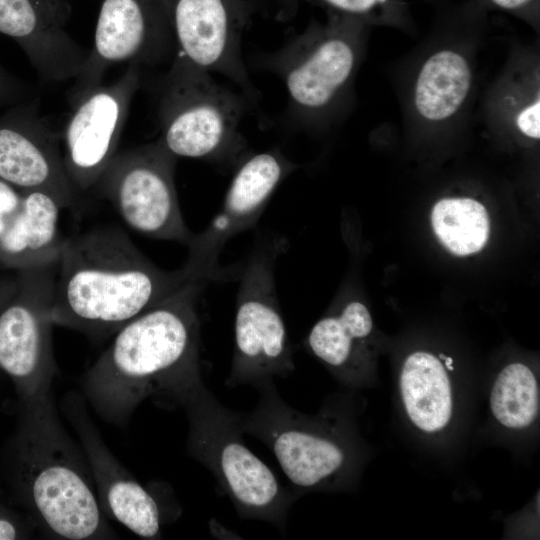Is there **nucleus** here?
Here are the masks:
<instances>
[{
    "instance_id": "f03ea898",
    "label": "nucleus",
    "mask_w": 540,
    "mask_h": 540,
    "mask_svg": "<svg viewBox=\"0 0 540 540\" xmlns=\"http://www.w3.org/2000/svg\"><path fill=\"white\" fill-rule=\"evenodd\" d=\"M1 473L12 503L35 528L66 540L114 537L85 456L64 429L51 393L20 401Z\"/></svg>"
},
{
    "instance_id": "c85d7f7f",
    "label": "nucleus",
    "mask_w": 540,
    "mask_h": 540,
    "mask_svg": "<svg viewBox=\"0 0 540 540\" xmlns=\"http://www.w3.org/2000/svg\"><path fill=\"white\" fill-rule=\"evenodd\" d=\"M21 94L19 82L0 66V108L16 102Z\"/></svg>"
},
{
    "instance_id": "cd10ccee",
    "label": "nucleus",
    "mask_w": 540,
    "mask_h": 540,
    "mask_svg": "<svg viewBox=\"0 0 540 540\" xmlns=\"http://www.w3.org/2000/svg\"><path fill=\"white\" fill-rule=\"evenodd\" d=\"M21 197L19 190L0 180V236L18 210Z\"/></svg>"
},
{
    "instance_id": "f3484780",
    "label": "nucleus",
    "mask_w": 540,
    "mask_h": 540,
    "mask_svg": "<svg viewBox=\"0 0 540 540\" xmlns=\"http://www.w3.org/2000/svg\"><path fill=\"white\" fill-rule=\"evenodd\" d=\"M85 403V398L71 393L63 401V410L78 435L102 511L139 537L161 538L163 516L158 500L111 453Z\"/></svg>"
},
{
    "instance_id": "f257e3e1",
    "label": "nucleus",
    "mask_w": 540,
    "mask_h": 540,
    "mask_svg": "<svg viewBox=\"0 0 540 540\" xmlns=\"http://www.w3.org/2000/svg\"><path fill=\"white\" fill-rule=\"evenodd\" d=\"M206 285L189 282L114 334L83 380L86 402L104 421L127 423L149 398L175 406L179 393L201 377L196 304Z\"/></svg>"
},
{
    "instance_id": "4be33fe9",
    "label": "nucleus",
    "mask_w": 540,
    "mask_h": 540,
    "mask_svg": "<svg viewBox=\"0 0 540 540\" xmlns=\"http://www.w3.org/2000/svg\"><path fill=\"white\" fill-rule=\"evenodd\" d=\"M372 328L367 307L351 301L338 313L321 318L309 332L305 345L344 383L358 386L365 379L360 345L370 336Z\"/></svg>"
},
{
    "instance_id": "b1692460",
    "label": "nucleus",
    "mask_w": 540,
    "mask_h": 540,
    "mask_svg": "<svg viewBox=\"0 0 540 540\" xmlns=\"http://www.w3.org/2000/svg\"><path fill=\"white\" fill-rule=\"evenodd\" d=\"M431 220L438 239L453 254L478 252L488 240L487 211L472 198L441 199L433 207Z\"/></svg>"
},
{
    "instance_id": "bb28decb",
    "label": "nucleus",
    "mask_w": 540,
    "mask_h": 540,
    "mask_svg": "<svg viewBox=\"0 0 540 540\" xmlns=\"http://www.w3.org/2000/svg\"><path fill=\"white\" fill-rule=\"evenodd\" d=\"M484 8L499 10L527 23L537 32L540 23V0H476Z\"/></svg>"
},
{
    "instance_id": "6e6552de",
    "label": "nucleus",
    "mask_w": 540,
    "mask_h": 540,
    "mask_svg": "<svg viewBox=\"0 0 540 540\" xmlns=\"http://www.w3.org/2000/svg\"><path fill=\"white\" fill-rule=\"evenodd\" d=\"M176 53L158 101L160 143L176 158L234 164L247 142L240 125L247 98Z\"/></svg>"
},
{
    "instance_id": "423d86ee",
    "label": "nucleus",
    "mask_w": 540,
    "mask_h": 540,
    "mask_svg": "<svg viewBox=\"0 0 540 540\" xmlns=\"http://www.w3.org/2000/svg\"><path fill=\"white\" fill-rule=\"evenodd\" d=\"M428 45L412 64L403 88L405 126L441 132L464 126L476 85V43L487 13L476 0H436Z\"/></svg>"
},
{
    "instance_id": "4468645a",
    "label": "nucleus",
    "mask_w": 540,
    "mask_h": 540,
    "mask_svg": "<svg viewBox=\"0 0 540 540\" xmlns=\"http://www.w3.org/2000/svg\"><path fill=\"white\" fill-rule=\"evenodd\" d=\"M177 54L230 79L252 103L260 97L242 56L253 0H165Z\"/></svg>"
},
{
    "instance_id": "20e7f679",
    "label": "nucleus",
    "mask_w": 540,
    "mask_h": 540,
    "mask_svg": "<svg viewBox=\"0 0 540 540\" xmlns=\"http://www.w3.org/2000/svg\"><path fill=\"white\" fill-rule=\"evenodd\" d=\"M370 28L327 11L325 22L311 21L302 33L263 58L264 68L283 81L289 111L301 126L319 130L344 116Z\"/></svg>"
},
{
    "instance_id": "9b49d317",
    "label": "nucleus",
    "mask_w": 540,
    "mask_h": 540,
    "mask_svg": "<svg viewBox=\"0 0 540 540\" xmlns=\"http://www.w3.org/2000/svg\"><path fill=\"white\" fill-rule=\"evenodd\" d=\"M57 264L21 271L0 312V369L12 380L19 401L51 393L56 372L50 309Z\"/></svg>"
},
{
    "instance_id": "c756f323",
    "label": "nucleus",
    "mask_w": 540,
    "mask_h": 540,
    "mask_svg": "<svg viewBox=\"0 0 540 540\" xmlns=\"http://www.w3.org/2000/svg\"><path fill=\"white\" fill-rule=\"evenodd\" d=\"M15 288H16V284L13 287H11V288H9L7 290H4L3 292H0V312H1L2 308L4 307V305L7 303V301L12 296Z\"/></svg>"
},
{
    "instance_id": "6ab92c4d",
    "label": "nucleus",
    "mask_w": 540,
    "mask_h": 540,
    "mask_svg": "<svg viewBox=\"0 0 540 540\" xmlns=\"http://www.w3.org/2000/svg\"><path fill=\"white\" fill-rule=\"evenodd\" d=\"M452 358L415 351L403 362L399 374V392L406 417L425 435L445 431L454 415L455 396L449 371Z\"/></svg>"
},
{
    "instance_id": "393cba45",
    "label": "nucleus",
    "mask_w": 540,
    "mask_h": 540,
    "mask_svg": "<svg viewBox=\"0 0 540 540\" xmlns=\"http://www.w3.org/2000/svg\"><path fill=\"white\" fill-rule=\"evenodd\" d=\"M297 1V0H296ZM352 17L369 27L387 26L406 33L415 30L406 0H300Z\"/></svg>"
},
{
    "instance_id": "aec40b11",
    "label": "nucleus",
    "mask_w": 540,
    "mask_h": 540,
    "mask_svg": "<svg viewBox=\"0 0 540 540\" xmlns=\"http://www.w3.org/2000/svg\"><path fill=\"white\" fill-rule=\"evenodd\" d=\"M21 202L0 236V264L22 270L57 264L59 202L43 191L21 192Z\"/></svg>"
},
{
    "instance_id": "5701e85b",
    "label": "nucleus",
    "mask_w": 540,
    "mask_h": 540,
    "mask_svg": "<svg viewBox=\"0 0 540 540\" xmlns=\"http://www.w3.org/2000/svg\"><path fill=\"white\" fill-rule=\"evenodd\" d=\"M489 405L494 419L505 429L523 431L539 415V384L535 373L514 362L497 374L490 391Z\"/></svg>"
},
{
    "instance_id": "2eb2a0df",
    "label": "nucleus",
    "mask_w": 540,
    "mask_h": 540,
    "mask_svg": "<svg viewBox=\"0 0 540 540\" xmlns=\"http://www.w3.org/2000/svg\"><path fill=\"white\" fill-rule=\"evenodd\" d=\"M141 68L138 63H128L117 81L101 83L72 104L62 135V156L77 192L96 186L116 155L130 105L141 85Z\"/></svg>"
},
{
    "instance_id": "7ed1b4c3",
    "label": "nucleus",
    "mask_w": 540,
    "mask_h": 540,
    "mask_svg": "<svg viewBox=\"0 0 540 540\" xmlns=\"http://www.w3.org/2000/svg\"><path fill=\"white\" fill-rule=\"evenodd\" d=\"M189 282L183 268L154 265L120 228L94 229L63 241L50 319L101 340Z\"/></svg>"
},
{
    "instance_id": "dca6fc26",
    "label": "nucleus",
    "mask_w": 540,
    "mask_h": 540,
    "mask_svg": "<svg viewBox=\"0 0 540 540\" xmlns=\"http://www.w3.org/2000/svg\"><path fill=\"white\" fill-rule=\"evenodd\" d=\"M60 136L34 104H20L0 116V180L20 192L43 191L62 208L74 207L77 190L63 163Z\"/></svg>"
},
{
    "instance_id": "f8f14e48",
    "label": "nucleus",
    "mask_w": 540,
    "mask_h": 540,
    "mask_svg": "<svg viewBox=\"0 0 540 540\" xmlns=\"http://www.w3.org/2000/svg\"><path fill=\"white\" fill-rule=\"evenodd\" d=\"M176 52L165 0H102L94 44L69 90V103L100 85L113 64L161 65L171 63Z\"/></svg>"
},
{
    "instance_id": "1a4fd4ad",
    "label": "nucleus",
    "mask_w": 540,
    "mask_h": 540,
    "mask_svg": "<svg viewBox=\"0 0 540 540\" xmlns=\"http://www.w3.org/2000/svg\"><path fill=\"white\" fill-rule=\"evenodd\" d=\"M284 248L283 239L263 241L240 267L228 387H257L295 369L274 278L275 262Z\"/></svg>"
},
{
    "instance_id": "39448f33",
    "label": "nucleus",
    "mask_w": 540,
    "mask_h": 540,
    "mask_svg": "<svg viewBox=\"0 0 540 540\" xmlns=\"http://www.w3.org/2000/svg\"><path fill=\"white\" fill-rule=\"evenodd\" d=\"M188 420L187 450L216 478L241 518L286 527L299 497L245 444L240 413L222 405L198 378L176 398Z\"/></svg>"
},
{
    "instance_id": "ddd939ff",
    "label": "nucleus",
    "mask_w": 540,
    "mask_h": 540,
    "mask_svg": "<svg viewBox=\"0 0 540 540\" xmlns=\"http://www.w3.org/2000/svg\"><path fill=\"white\" fill-rule=\"evenodd\" d=\"M295 170L296 164L277 148L254 154L239 165L220 212L187 245L188 258L182 268L191 280L208 284L239 274L240 267H220L218 258L223 246L256 224L276 188Z\"/></svg>"
},
{
    "instance_id": "9d476101",
    "label": "nucleus",
    "mask_w": 540,
    "mask_h": 540,
    "mask_svg": "<svg viewBox=\"0 0 540 540\" xmlns=\"http://www.w3.org/2000/svg\"><path fill=\"white\" fill-rule=\"evenodd\" d=\"M176 160L159 140L116 153L96 187L130 228L188 245L193 234L178 202Z\"/></svg>"
},
{
    "instance_id": "412c9836",
    "label": "nucleus",
    "mask_w": 540,
    "mask_h": 540,
    "mask_svg": "<svg viewBox=\"0 0 540 540\" xmlns=\"http://www.w3.org/2000/svg\"><path fill=\"white\" fill-rule=\"evenodd\" d=\"M486 125L528 141L540 139L539 59L534 51L515 50L485 101Z\"/></svg>"
},
{
    "instance_id": "a211bd4d",
    "label": "nucleus",
    "mask_w": 540,
    "mask_h": 540,
    "mask_svg": "<svg viewBox=\"0 0 540 540\" xmlns=\"http://www.w3.org/2000/svg\"><path fill=\"white\" fill-rule=\"evenodd\" d=\"M68 0H0V33L14 39L42 81L75 79L89 56L67 32Z\"/></svg>"
},
{
    "instance_id": "a878e982",
    "label": "nucleus",
    "mask_w": 540,
    "mask_h": 540,
    "mask_svg": "<svg viewBox=\"0 0 540 540\" xmlns=\"http://www.w3.org/2000/svg\"><path fill=\"white\" fill-rule=\"evenodd\" d=\"M35 527L0 487V540L27 539Z\"/></svg>"
},
{
    "instance_id": "0eeeda50",
    "label": "nucleus",
    "mask_w": 540,
    "mask_h": 540,
    "mask_svg": "<svg viewBox=\"0 0 540 540\" xmlns=\"http://www.w3.org/2000/svg\"><path fill=\"white\" fill-rule=\"evenodd\" d=\"M256 388L259 401L252 411L240 413L241 428L272 451L291 488L300 496L349 485L359 453L346 417L325 408L315 415L304 414L283 400L274 381Z\"/></svg>"
}]
</instances>
